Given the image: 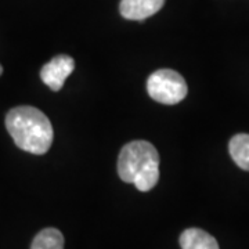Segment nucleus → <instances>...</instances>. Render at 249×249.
Masks as SVG:
<instances>
[{
    "mask_svg": "<svg viewBox=\"0 0 249 249\" xmlns=\"http://www.w3.org/2000/svg\"><path fill=\"white\" fill-rule=\"evenodd\" d=\"M31 249H64V235L53 227L45 229L36 234Z\"/></svg>",
    "mask_w": 249,
    "mask_h": 249,
    "instance_id": "8",
    "label": "nucleus"
},
{
    "mask_svg": "<svg viewBox=\"0 0 249 249\" xmlns=\"http://www.w3.org/2000/svg\"><path fill=\"white\" fill-rule=\"evenodd\" d=\"M147 91L152 100L160 104L175 106L187 96V83L184 78L173 70H158L147 80Z\"/></svg>",
    "mask_w": 249,
    "mask_h": 249,
    "instance_id": "3",
    "label": "nucleus"
},
{
    "mask_svg": "<svg viewBox=\"0 0 249 249\" xmlns=\"http://www.w3.org/2000/svg\"><path fill=\"white\" fill-rule=\"evenodd\" d=\"M229 151L237 166L249 172V134H235L230 140Z\"/></svg>",
    "mask_w": 249,
    "mask_h": 249,
    "instance_id": "7",
    "label": "nucleus"
},
{
    "mask_svg": "<svg viewBox=\"0 0 249 249\" xmlns=\"http://www.w3.org/2000/svg\"><path fill=\"white\" fill-rule=\"evenodd\" d=\"M181 249H219V244L209 232L201 229H187L180 235Z\"/></svg>",
    "mask_w": 249,
    "mask_h": 249,
    "instance_id": "6",
    "label": "nucleus"
},
{
    "mask_svg": "<svg viewBox=\"0 0 249 249\" xmlns=\"http://www.w3.org/2000/svg\"><path fill=\"white\" fill-rule=\"evenodd\" d=\"M118 175L139 191H150L160 180V154L151 142L144 140L126 144L119 154Z\"/></svg>",
    "mask_w": 249,
    "mask_h": 249,
    "instance_id": "2",
    "label": "nucleus"
},
{
    "mask_svg": "<svg viewBox=\"0 0 249 249\" xmlns=\"http://www.w3.org/2000/svg\"><path fill=\"white\" fill-rule=\"evenodd\" d=\"M75 68L73 58L70 55H57L53 60L45 64L40 70V78L46 86H49L53 91H58L65 83V79L71 75Z\"/></svg>",
    "mask_w": 249,
    "mask_h": 249,
    "instance_id": "4",
    "label": "nucleus"
},
{
    "mask_svg": "<svg viewBox=\"0 0 249 249\" xmlns=\"http://www.w3.org/2000/svg\"><path fill=\"white\" fill-rule=\"evenodd\" d=\"M165 4V0H121V16L130 21H142L157 14Z\"/></svg>",
    "mask_w": 249,
    "mask_h": 249,
    "instance_id": "5",
    "label": "nucleus"
},
{
    "mask_svg": "<svg viewBox=\"0 0 249 249\" xmlns=\"http://www.w3.org/2000/svg\"><path fill=\"white\" fill-rule=\"evenodd\" d=\"M1 73H3V67L0 65V75H1Z\"/></svg>",
    "mask_w": 249,
    "mask_h": 249,
    "instance_id": "9",
    "label": "nucleus"
},
{
    "mask_svg": "<svg viewBox=\"0 0 249 249\" xmlns=\"http://www.w3.org/2000/svg\"><path fill=\"white\" fill-rule=\"evenodd\" d=\"M6 127L18 148L35 155H43L53 142V126L49 118L35 107L21 106L10 109Z\"/></svg>",
    "mask_w": 249,
    "mask_h": 249,
    "instance_id": "1",
    "label": "nucleus"
}]
</instances>
